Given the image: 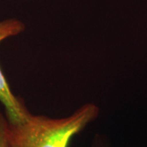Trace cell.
<instances>
[{"mask_svg":"<svg viewBox=\"0 0 147 147\" xmlns=\"http://www.w3.org/2000/svg\"><path fill=\"white\" fill-rule=\"evenodd\" d=\"M6 116L0 113V147H7V139L5 136Z\"/></svg>","mask_w":147,"mask_h":147,"instance_id":"3","label":"cell"},{"mask_svg":"<svg viewBox=\"0 0 147 147\" xmlns=\"http://www.w3.org/2000/svg\"><path fill=\"white\" fill-rule=\"evenodd\" d=\"M98 115L99 108L88 103L71 115L61 119L30 114L21 122L9 123L6 118L7 147H69L74 137Z\"/></svg>","mask_w":147,"mask_h":147,"instance_id":"1","label":"cell"},{"mask_svg":"<svg viewBox=\"0 0 147 147\" xmlns=\"http://www.w3.org/2000/svg\"><path fill=\"white\" fill-rule=\"evenodd\" d=\"M25 30L22 21L15 18L0 21V42ZM0 102L5 108L6 118L9 123H19L30 114L26 105L11 92L10 86L0 68Z\"/></svg>","mask_w":147,"mask_h":147,"instance_id":"2","label":"cell"}]
</instances>
